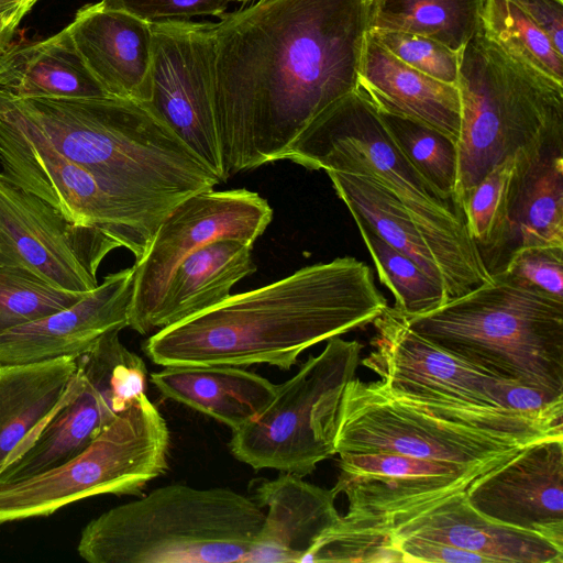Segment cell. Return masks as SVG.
Masks as SVG:
<instances>
[{"instance_id": "cell-12", "label": "cell", "mask_w": 563, "mask_h": 563, "mask_svg": "<svg viewBox=\"0 0 563 563\" xmlns=\"http://www.w3.org/2000/svg\"><path fill=\"white\" fill-rule=\"evenodd\" d=\"M2 175L76 224L97 228L139 261L167 213L115 191L29 124L0 120Z\"/></svg>"}, {"instance_id": "cell-38", "label": "cell", "mask_w": 563, "mask_h": 563, "mask_svg": "<svg viewBox=\"0 0 563 563\" xmlns=\"http://www.w3.org/2000/svg\"><path fill=\"white\" fill-rule=\"evenodd\" d=\"M102 4L128 12L150 23L190 20L194 16H221L233 2L245 0H101Z\"/></svg>"}, {"instance_id": "cell-32", "label": "cell", "mask_w": 563, "mask_h": 563, "mask_svg": "<svg viewBox=\"0 0 563 563\" xmlns=\"http://www.w3.org/2000/svg\"><path fill=\"white\" fill-rule=\"evenodd\" d=\"M352 217L373 258L380 283L395 298L396 309L406 316H416L431 311L448 300L441 284L377 236L358 217Z\"/></svg>"}, {"instance_id": "cell-5", "label": "cell", "mask_w": 563, "mask_h": 563, "mask_svg": "<svg viewBox=\"0 0 563 563\" xmlns=\"http://www.w3.org/2000/svg\"><path fill=\"white\" fill-rule=\"evenodd\" d=\"M263 519L233 489L169 484L89 521L77 551L90 563H245Z\"/></svg>"}, {"instance_id": "cell-40", "label": "cell", "mask_w": 563, "mask_h": 563, "mask_svg": "<svg viewBox=\"0 0 563 563\" xmlns=\"http://www.w3.org/2000/svg\"><path fill=\"white\" fill-rule=\"evenodd\" d=\"M549 36L555 49L563 54V0H512Z\"/></svg>"}, {"instance_id": "cell-22", "label": "cell", "mask_w": 563, "mask_h": 563, "mask_svg": "<svg viewBox=\"0 0 563 563\" xmlns=\"http://www.w3.org/2000/svg\"><path fill=\"white\" fill-rule=\"evenodd\" d=\"M85 65L109 97L151 98L152 23L102 2L81 7L67 25Z\"/></svg>"}, {"instance_id": "cell-3", "label": "cell", "mask_w": 563, "mask_h": 563, "mask_svg": "<svg viewBox=\"0 0 563 563\" xmlns=\"http://www.w3.org/2000/svg\"><path fill=\"white\" fill-rule=\"evenodd\" d=\"M34 128L60 154L139 202L169 213L221 184L143 103L103 98H18L0 90V120Z\"/></svg>"}, {"instance_id": "cell-41", "label": "cell", "mask_w": 563, "mask_h": 563, "mask_svg": "<svg viewBox=\"0 0 563 563\" xmlns=\"http://www.w3.org/2000/svg\"><path fill=\"white\" fill-rule=\"evenodd\" d=\"M30 9L29 5H23L0 14V54L14 40L19 24Z\"/></svg>"}, {"instance_id": "cell-15", "label": "cell", "mask_w": 563, "mask_h": 563, "mask_svg": "<svg viewBox=\"0 0 563 563\" xmlns=\"http://www.w3.org/2000/svg\"><path fill=\"white\" fill-rule=\"evenodd\" d=\"M339 475L332 492L343 494L347 511L328 532L367 541L379 549L390 545L384 532L395 515L416 505L463 492L486 468H467L385 452L339 453ZM496 468V467H495Z\"/></svg>"}, {"instance_id": "cell-34", "label": "cell", "mask_w": 563, "mask_h": 563, "mask_svg": "<svg viewBox=\"0 0 563 563\" xmlns=\"http://www.w3.org/2000/svg\"><path fill=\"white\" fill-rule=\"evenodd\" d=\"M84 295L59 289L26 269L0 265V334L67 308Z\"/></svg>"}, {"instance_id": "cell-19", "label": "cell", "mask_w": 563, "mask_h": 563, "mask_svg": "<svg viewBox=\"0 0 563 563\" xmlns=\"http://www.w3.org/2000/svg\"><path fill=\"white\" fill-rule=\"evenodd\" d=\"M487 518L541 534L563 547V438L523 445L465 490Z\"/></svg>"}, {"instance_id": "cell-8", "label": "cell", "mask_w": 563, "mask_h": 563, "mask_svg": "<svg viewBox=\"0 0 563 563\" xmlns=\"http://www.w3.org/2000/svg\"><path fill=\"white\" fill-rule=\"evenodd\" d=\"M170 434L145 393L75 456L35 475L0 482V525L49 516L99 495L140 496L168 468Z\"/></svg>"}, {"instance_id": "cell-24", "label": "cell", "mask_w": 563, "mask_h": 563, "mask_svg": "<svg viewBox=\"0 0 563 563\" xmlns=\"http://www.w3.org/2000/svg\"><path fill=\"white\" fill-rule=\"evenodd\" d=\"M360 91L380 113L427 124L457 143L459 88L401 62L367 32L357 77Z\"/></svg>"}, {"instance_id": "cell-29", "label": "cell", "mask_w": 563, "mask_h": 563, "mask_svg": "<svg viewBox=\"0 0 563 563\" xmlns=\"http://www.w3.org/2000/svg\"><path fill=\"white\" fill-rule=\"evenodd\" d=\"M327 174L352 216L358 217L377 236L444 287L430 247L397 198L371 177L338 172Z\"/></svg>"}, {"instance_id": "cell-7", "label": "cell", "mask_w": 563, "mask_h": 563, "mask_svg": "<svg viewBox=\"0 0 563 563\" xmlns=\"http://www.w3.org/2000/svg\"><path fill=\"white\" fill-rule=\"evenodd\" d=\"M454 203L496 165L563 130V84L505 52L482 26L461 54ZM461 211V210H460Z\"/></svg>"}, {"instance_id": "cell-25", "label": "cell", "mask_w": 563, "mask_h": 563, "mask_svg": "<svg viewBox=\"0 0 563 563\" xmlns=\"http://www.w3.org/2000/svg\"><path fill=\"white\" fill-rule=\"evenodd\" d=\"M82 384L84 374L74 356L0 364V468Z\"/></svg>"}, {"instance_id": "cell-31", "label": "cell", "mask_w": 563, "mask_h": 563, "mask_svg": "<svg viewBox=\"0 0 563 563\" xmlns=\"http://www.w3.org/2000/svg\"><path fill=\"white\" fill-rule=\"evenodd\" d=\"M481 26L509 55L563 84V54L512 0H485Z\"/></svg>"}, {"instance_id": "cell-21", "label": "cell", "mask_w": 563, "mask_h": 563, "mask_svg": "<svg viewBox=\"0 0 563 563\" xmlns=\"http://www.w3.org/2000/svg\"><path fill=\"white\" fill-rule=\"evenodd\" d=\"M134 268L107 275L71 306L0 334V364H24L90 351L108 332L129 325Z\"/></svg>"}, {"instance_id": "cell-28", "label": "cell", "mask_w": 563, "mask_h": 563, "mask_svg": "<svg viewBox=\"0 0 563 563\" xmlns=\"http://www.w3.org/2000/svg\"><path fill=\"white\" fill-rule=\"evenodd\" d=\"M253 245L222 239L185 257L173 272L153 320V331L208 310L231 295L233 286L256 271Z\"/></svg>"}, {"instance_id": "cell-27", "label": "cell", "mask_w": 563, "mask_h": 563, "mask_svg": "<svg viewBox=\"0 0 563 563\" xmlns=\"http://www.w3.org/2000/svg\"><path fill=\"white\" fill-rule=\"evenodd\" d=\"M0 90L18 98L109 97L85 65L67 26L44 40H13L0 54Z\"/></svg>"}, {"instance_id": "cell-6", "label": "cell", "mask_w": 563, "mask_h": 563, "mask_svg": "<svg viewBox=\"0 0 563 563\" xmlns=\"http://www.w3.org/2000/svg\"><path fill=\"white\" fill-rule=\"evenodd\" d=\"M492 278L431 311L405 314L408 324L500 379L563 393V300Z\"/></svg>"}, {"instance_id": "cell-26", "label": "cell", "mask_w": 563, "mask_h": 563, "mask_svg": "<svg viewBox=\"0 0 563 563\" xmlns=\"http://www.w3.org/2000/svg\"><path fill=\"white\" fill-rule=\"evenodd\" d=\"M166 398L190 407L235 431L258 417L274 399L277 385L228 365H176L151 374Z\"/></svg>"}, {"instance_id": "cell-13", "label": "cell", "mask_w": 563, "mask_h": 563, "mask_svg": "<svg viewBox=\"0 0 563 563\" xmlns=\"http://www.w3.org/2000/svg\"><path fill=\"white\" fill-rule=\"evenodd\" d=\"M120 331L106 333L77 357L84 374L81 389L9 457L0 468V482L35 475L75 456L145 393L146 365L121 342Z\"/></svg>"}, {"instance_id": "cell-14", "label": "cell", "mask_w": 563, "mask_h": 563, "mask_svg": "<svg viewBox=\"0 0 563 563\" xmlns=\"http://www.w3.org/2000/svg\"><path fill=\"white\" fill-rule=\"evenodd\" d=\"M272 218L268 202L245 188L203 190L179 202L162 221L147 251L133 265L128 327L140 334L153 331L166 285L190 253L222 239L253 245Z\"/></svg>"}, {"instance_id": "cell-17", "label": "cell", "mask_w": 563, "mask_h": 563, "mask_svg": "<svg viewBox=\"0 0 563 563\" xmlns=\"http://www.w3.org/2000/svg\"><path fill=\"white\" fill-rule=\"evenodd\" d=\"M151 98L146 106L222 180L212 109L213 22L152 23Z\"/></svg>"}, {"instance_id": "cell-30", "label": "cell", "mask_w": 563, "mask_h": 563, "mask_svg": "<svg viewBox=\"0 0 563 563\" xmlns=\"http://www.w3.org/2000/svg\"><path fill=\"white\" fill-rule=\"evenodd\" d=\"M485 0H369V32L396 31L462 51L481 27Z\"/></svg>"}, {"instance_id": "cell-1", "label": "cell", "mask_w": 563, "mask_h": 563, "mask_svg": "<svg viewBox=\"0 0 563 563\" xmlns=\"http://www.w3.org/2000/svg\"><path fill=\"white\" fill-rule=\"evenodd\" d=\"M369 0H254L213 22L212 109L222 180L283 159L357 89Z\"/></svg>"}, {"instance_id": "cell-37", "label": "cell", "mask_w": 563, "mask_h": 563, "mask_svg": "<svg viewBox=\"0 0 563 563\" xmlns=\"http://www.w3.org/2000/svg\"><path fill=\"white\" fill-rule=\"evenodd\" d=\"M499 275L563 300V246L523 247L510 257Z\"/></svg>"}, {"instance_id": "cell-33", "label": "cell", "mask_w": 563, "mask_h": 563, "mask_svg": "<svg viewBox=\"0 0 563 563\" xmlns=\"http://www.w3.org/2000/svg\"><path fill=\"white\" fill-rule=\"evenodd\" d=\"M378 113L412 166L442 197L454 202L459 169L456 143L421 122Z\"/></svg>"}, {"instance_id": "cell-43", "label": "cell", "mask_w": 563, "mask_h": 563, "mask_svg": "<svg viewBox=\"0 0 563 563\" xmlns=\"http://www.w3.org/2000/svg\"><path fill=\"white\" fill-rule=\"evenodd\" d=\"M38 0H27V3L33 7Z\"/></svg>"}, {"instance_id": "cell-23", "label": "cell", "mask_w": 563, "mask_h": 563, "mask_svg": "<svg viewBox=\"0 0 563 563\" xmlns=\"http://www.w3.org/2000/svg\"><path fill=\"white\" fill-rule=\"evenodd\" d=\"M252 499L264 511L245 563H302L320 537L340 520L332 489L282 472L253 482Z\"/></svg>"}, {"instance_id": "cell-20", "label": "cell", "mask_w": 563, "mask_h": 563, "mask_svg": "<svg viewBox=\"0 0 563 563\" xmlns=\"http://www.w3.org/2000/svg\"><path fill=\"white\" fill-rule=\"evenodd\" d=\"M384 532L391 541L411 537L441 542L486 556L490 563H563V547L487 518L470 504L465 490L393 516Z\"/></svg>"}, {"instance_id": "cell-10", "label": "cell", "mask_w": 563, "mask_h": 563, "mask_svg": "<svg viewBox=\"0 0 563 563\" xmlns=\"http://www.w3.org/2000/svg\"><path fill=\"white\" fill-rule=\"evenodd\" d=\"M371 353L361 363L394 395L413 402L501 408L559 427L563 393L500 379L417 333L405 314L387 306L373 320Z\"/></svg>"}, {"instance_id": "cell-35", "label": "cell", "mask_w": 563, "mask_h": 563, "mask_svg": "<svg viewBox=\"0 0 563 563\" xmlns=\"http://www.w3.org/2000/svg\"><path fill=\"white\" fill-rule=\"evenodd\" d=\"M385 48L408 66L440 81L457 86L462 51L422 35L396 32H369Z\"/></svg>"}, {"instance_id": "cell-44", "label": "cell", "mask_w": 563, "mask_h": 563, "mask_svg": "<svg viewBox=\"0 0 563 563\" xmlns=\"http://www.w3.org/2000/svg\"><path fill=\"white\" fill-rule=\"evenodd\" d=\"M251 1H254V0H245V2H251Z\"/></svg>"}, {"instance_id": "cell-11", "label": "cell", "mask_w": 563, "mask_h": 563, "mask_svg": "<svg viewBox=\"0 0 563 563\" xmlns=\"http://www.w3.org/2000/svg\"><path fill=\"white\" fill-rule=\"evenodd\" d=\"M523 445L439 418L390 393L380 380L346 384L336 419L335 454L385 452L467 468H495Z\"/></svg>"}, {"instance_id": "cell-9", "label": "cell", "mask_w": 563, "mask_h": 563, "mask_svg": "<svg viewBox=\"0 0 563 563\" xmlns=\"http://www.w3.org/2000/svg\"><path fill=\"white\" fill-rule=\"evenodd\" d=\"M318 355L277 385L272 402L232 431V455L256 471L306 476L333 456L336 419L346 384L355 376L363 345L333 336Z\"/></svg>"}, {"instance_id": "cell-2", "label": "cell", "mask_w": 563, "mask_h": 563, "mask_svg": "<svg viewBox=\"0 0 563 563\" xmlns=\"http://www.w3.org/2000/svg\"><path fill=\"white\" fill-rule=\"evenodd\" d=\"M387 306L372 269L343 256L230 295L156 331L143 350L162 366L267 364L288 371L305 350L372 323Z\"/></svg>"}, {"instance_id": "cell-42", "label": "cell", "mask_w": 563, "mask_h": 563, "mask_svg": "<svg viewBox=\"0 0 563 563\" xmlns=\"http://www.w3.org/2000/svg\"><path fill=\"white\" fill-rule=\"evenodd\" d=\"M23 5H29L30 8H32L27 3V0H0V14Z\"/></svg>"}, {"instance_id": "cell-4", "label": "cell", "mask_w": 563, "mask_h": 563, "mask_svg": "<svg viewBox=\"0 0 563 563\" xmlns=\"http://www.w3.org/2000/svg\"><path fill=\"white\" fill-rule=\"evenodd\" d=\"M283 159L311 170L364 175L384 186L400 201L430 247L448 299L493 280L461 211L412 166L378 111L360 91L319 113Z\"/></svg>"}, {"instance_id": "cell-39", "label": "cell", "mask_w": 563, "mask_h": 563, "mask_svg": "<svg viewBox=\"0 0 563 563\" xmlns=\"http://www.w3.org/2000/svg\"><path fill=\"white\" fill-rule=\"evenodd\" d=\"M391 542L401 562L490 563L481 554L421 538H401Z\"/></svg>"}, {"instance_id": "cell-16", "label": "cell", "mask_w": 563, "mask_h": 563, "mask_svg": "<svg viewBox=\"0 0 563 563\" xmlns=\"http://www.w3.org/2000/svg\"><path fill=\"white\" fill-rule=\"evenodd\" d=\"M120 243L68 220L0 172V265L26 269L53 286L86 294L98 285L101 262Z\"/></svg>"}, {"instance_id": "cell-36", "label": "cell", "mask_w": 563, "mask_h": 563, "mask_svg": "<svg viewBox=\"0 0 563 563\" xmlns=\"http://www.w3.org/2000/svg\"><path fill=\"white\" fill-rule=\"evenodd\" d=\"M512 167L514 157L496 165L466 194L460 205L468 234L477 249L488 241L495 228Z\"/></svg>"}, {"instance_id": "cell-18", "label": "cell", "mask_w": 563, "mask_h": 563, "mask_svg": "<svg viewBox=\"0 0 563 563\" xmlns=\"http://www.w3.org/2000/svg\"><path fill=\"white\" fill-rule=\"evenodd\" d=\"M549 245L563 246V130L514 156L500 213L478 252L494 277L517 251Z\"/></svg>"}]
</instances>
